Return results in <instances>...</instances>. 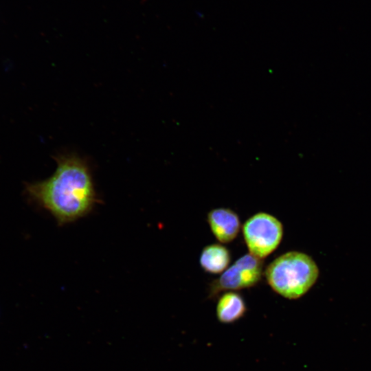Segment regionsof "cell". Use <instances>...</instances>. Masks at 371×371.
<instances>
[{"mask_svg":"<svg viewBox=\"0 0 371 371\" xmlns=\"http://www.w3.org/2000/svg\"><path fill=\"white\" fill-rule=\"evenodd\" d=\"M57 167L45 180L25 184L30 202L49 213L59 225L89 214L100 202L89 163L76 154L55 157Z\"/></svg>","mask_w":371,"mask_h":371,"instance_id":"1","label":"cell"},{"mask_svg":"<svg viewBox=\"0 0 371 371\" xmlns=\"http://www.w3.org/2000/svg\"><path fill=\"white\" fill-rule=\"evenodd\" d=\"M207 222L215 237L223 243L232 241L240 230L237 214L229 208H215L207 214Z\"/></svg>","mask_w":371,"mask_h":371,"instance_id":"5","label":"cell"},{"mask_svg":"<svg viewBox=\"0 0 371 371\" xmlns=\"http://www.w3.org/2000/svg\"><path fill=\"white\" fill-rule=\"evenodd\" d=\"M247 306L238 293L229 291L222 295L217 302L216 316L223 324L234 323L244 316Z\"/></svg>","mask_w":371,"mask_h":371,"instance_id":"6","label":"cell"},{"mask_svg":"<svg viewBox=\"0 0 371 371\" xmlns=\"http://www.w3.org/2000/svg\"><path fill=\"white\" fill-rule=\"evenodd\" d=\"M243 234L249 254L262 259L279 246L283 236V226L275 216L258 212L245 221Z\"/></svg>","mask_w":371,"mask_h":371,"instance_id":"3","label":"cell"},{"mask_svg":"<svg viewBox=\"0 0 371 371\" xmlns=\"http://www.w3.org/2000/svg\"><path fill=\"white\" fill-rule=\"evenodd\" d=\"M231 260L229 250L220 244L205 246L200 255L202 269L210 273H220L225 270Z\"/></svg>","mask_w":371,"mask_h":371,"instance_id":"7","label":"cell"},{"mask_svg":"<svg viewBox=\"0 0 371 371\" xmlns=\"http://www.w3.org/2000/svg\"><path fill=\"white\" fill-rule=\"evenodd\" d=\"M265 275L275 292L286 299L295 300L306 293L316 282L319 269L308 255L292 251L271 262Z\"/></svg>","mask_w":371,"mask_h":371,"instance_id":"2","label":"cell"},{"mask_svg":"<svg viewBox=\"0 0 371 371\" xmlns=\"http://www.w3.org/2000/svg\"><path fill=\"white\" fill-rule=\"evenodd\" d=\"M262 268V259L249 253L243 256L211 284L210 296L225 290H239L256 285L261 278Z\"/></svg>","mask_w":371,"mask_h":371,"instance_id":"4","label":"cell"}]
</instances>
